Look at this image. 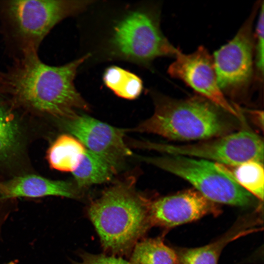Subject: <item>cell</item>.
Returning a JSON list of instances; mask_svg holds the SVG:
<instances>
[{
	"mask_svg": "<svg viewBox=\"0 0 264 264\" xmlns=\"http://www.w3.org/2000/svg\"><path fill=\"white\" fill-rule=\"evenodd\" d=\"M89 54L61 66L43 63L37 51L24 52L0 71V92L16 108L49 124L89 106L75 88L77 69Z\"/></svg>",
	"mask_w": 264,
	"mask_h": 264,
	"instance_id": "cell-1",
	"label": "cell"
},
{
	"mask_svg": "<svg viewBox=\"0 0 264 264\" xmlns=\"http://www.w3.org/2000/svg\"><path fill=\"white\" fill-rule=\"evenodd\" d=\"M135 184L133 177L116 182L88 208L102 246L111 253H129L152 226L151 200L136 190Z\"/></svg>",
	"mask_w": 264,
	"mask_h": 264,
	"instance_id": "cell-2",
	"label": "cell"
},
{
	"mask_svg": "<svg viewBox=\"0 0 264 264\" xmlns=\"http://www.w3.org/2000/svg\"><path fill=\"white\" fill-rule=\"evenodd\" d=\"M154 104L153 115L130 131L171 140H204L231 133L236 127L234 116L198 95L180 99L158 95Z\"/></svg>",
	"mask_w": 264,
	"mask_h": 264,
	"instance_id": "cell-3",
	"label": "cell"
},
{
	"mask_svg": "<svg viewBox=\"0 0 264 264\" xmlns=\"http://www.w3.org/2000/svg\"><path fill=\"white\" fill-rule=\"evenodd\" d=\"M89 0H17L5 1L1 13L9 37L21 54L37 51L42 41L58 23L83 11Z\"/></svg>",
	"mask_w": 264,
	"mask_h": 264,
	"instance_id": "cell-4",
	"label": "cell"
},
{
	"mask_svg": "<svg viewBox=\"0 0 264 264\" xmlns=\"http://www.w3.org/2000/svg\"><path fill=\"white\" fill-rule=\"evenodd\" d=\"M141 160L188 181L215 203L238 206L253 204L254 198L228 174L222 164L177 155L142 157Z\"/></svg>",
	"mask_w": 264,
	"mask_h": 264,
	"instance_id": "cell-5",
	"label": "cell"
},
{
	"mask_svg": "<svg viewBox=\"0 0 264 264\" xmlns=\"http://www.w3.org/2000/svg\"><path fill=\"white\" fill-rule=\"evenodd\" d=\"M48 125L14 106L0 92V180L35 173L29 147Z\"/></svg>",
	"mask_w": 264,
	"mask_h": 264,
	"instance_id": "cell-6",
	"label": "cell"
},
{
	"mask_svg": "<svg viewBox=\"0 0 264 264\" xmlns=\"http://www.w3.org/2000/svg\"><path fill=\"white\" fill-rule=\"evenodd\" d=\"M241 129L223 136L198 143L177 145L148 141H134V146L165 153L197 157L217 163L235 166L244 162H263L264 142L245 123L243 116Z\"/></svg>",
	"mask_w": 264,
	"mask_h": 264,
	"instance_id": "cell-7",
	"label": "cell"
},
{
	"mask_svg": "<svg viewBox=\"0 0 264 264\" xmlns=\"http://www.w3.org/2000/svg\"><path fill=\"white\" fill-rule=\"evenodd\" d=\"M117 56L139 63H148L161 56L175 57L181 52L163 35L158 15L133 12L114 28L110 42Z\"/></svg>",
	"mask_w": 264,
	"mask_h": 264,
	"instance_id": "cell-8",
	"label": "cell"
},
{
	"mask_svg": "<svg viewBox=\"0 0 264 264\" xmlns=\"http://www.w3.org/2000/svg\"><path fill=\"white\" fill-rule=\"evenodd\" d=\"M260 4L254 5L234 37L212 56L218 84L224 94L236 95L252 80L255 44L253 24Z\"/></svg>",
	"mask_w": 264,
	"mask_h": 264,
	"instance_id": "cell-9",
	"label": "cell"
},
{
	"mask_svg": "<svg viewBox=\"0 0 264 264\" xmlns=\"http://www.w3.org/2000/svg\"><path fill=\"white\" fill-rule=\"evenodd\" d=\"M53 123L75 137L87 150L105 161L115 173L132 154L124 140L127 130L78 113Z\"/></svg>",
	"mask_w": 264,
	"mask_h": 264,
	"instance_id": "cell-10",
	"label": "cell"
},
{
	"mask_svg": "<svg viewBox=\"0 0 264 264\" xmlns=\"http://www.w3.org/2000/svg\"><path fill=\"white\" fill-rule=\"evenodd\" d=\"M169 66L168 71L182 80L198 95L208 100L228 113L239 118V108L230 104L218 84L212 56L202 45L192 53L181 51Z\"/></svg>",
	"mask_w": 264,
	"mask_h": 264,
	"instance_id": "cell-11",
	"label": "cell"
},
{
	"mask_svg": "<svg viewBox=\"0 0 264 264\" xmlns=\"http://www.w3.org/2000/svg\"><path fill=\"white\" fill-rule=\"evenodd\" d=\"M220 213L216 203L190 189L151 201L149 218L152 226L170 228Z\"/></svg>",
	"mask_w": 264,
	"mask_h": 264,
	"instance_id": "cell-12",
	"label": "cell"
},
{
	"mask_svg": "<svg viewBox=\"0 0 264 264\" xmlns=\"http://www.w3.org/2000/svg\"><path fill=\"white\" fill-rule=\"evenodd\" d=\"M79 190L70 181L50 179L35 173L0 180V198L5 199L48 196L75 198L80 197Z\"/></svg>",
	"mask_w": 264,
	"mask_h": 264,
	"instance_id": "cell-13",
	"label": "cell"
},
{
	"mask_svg": "<svg viewBox=\"0 0 264 264\" xmlns=\"http://www.w3.org/2000/svg\"><path fill=\"white\" fill-rule=\"evenodd\" d=\"M261 219L256 214L238 219L233 226L218 240L196 248H180L175 250L176 264H218L223 248L230 242L260 230Z\"/></svg>",
	"mask_w": 264,
	"mask_h": 264,
	"instance_id": "cell-14",
	"label": "cell"
},
{
	"mask_svg": "<svg viewBox=\"0 0 264 264\" xmlns=\"http://www.w3.org/2000/svg\"><path fill=\"white\" fill-rule=\"evenodd\" d=\"M86 151L85 146L76 137L70 134H62L49 146L46 158L51 168L72 172Z\"/></svg>",
	"mask_w": 264,
	"mask_h": 264,
	"instance_id": "cell-15",
	"label": "cell"
},
{
	"mask_svg": "<svg viewBox=\"0 0 264 264\" xmlns=\"http://www.w3.org/2000/svg\"><path fill=\"white\" fill-rule=\"evenodd\" d=\"M72 173L79 189L109 181L115 173L105 161L87 149Z\"/></svg>",
	"mask_w": 264,
	"mask_h": 264,
	"instance_id": "cell-16",
	"label": "cell"
},
{
	"mask_svg": "<svg viewBox=\"0 0 264 264\" xmlns=\"http://www.w3.org/2000/svg\"><path fill=\"white\" fill-rule=\"evenodd\" d=\"M130 264H176L175 250L167 246L162 239H148L134 246Z\"/></svg>",
	"mask_w": 264,
	"mask_h": 264,
	"instance_id": "cell-17",
	"label": "cell"
},
{
	"mask_svg": "<svg viewBox=\"0 0 264 264\" xmlns=\"http://www.w3.org/2000/svg\"><path fill=\"white\" fill-rule=\"evenodd\" d=\"M103 80L106 86L116 95L126 99L136 98L143 89L142 81L138 76L116 66L106 69Z\"/></svg>",
	"mask_w": 264,
	"mask_h": 264,
	"instance_id": "cell-18",
	"label": "cell"
},
{
	"mask_svg": "<svg viewBox=\"0 0 264 264\" xmlns=\"http://www.w3.org/2000/svg\"><path fill=\"white\" fill-rule=\"evenodd\" d=\"M228 174L246 191L260 200L264 199V170L262 162L250 160L230 170L224 165Z\"/></svg>",
	"mask_w": 264,
	"mask_h": 264,
	"instance_id": "cell-19",
	"label": "cell"
},
{
	"mask_svg": "<svg viewBox=\"0 0 264 264\" xmlns=\"http://www.w3.org/2000/svg\"><path fill=\"white\" fill-rule=\"evenodd\" d=\"M264 3H261V9L259 13L257 24L256 28V32L254 44V51H255V63L259 79H263L264 76Z\"/></svg>",
	"mask_w": 264,
	"mask_h": 264,
	"instance_id": "cell-20",
	"label": "cell"
},
{
	"mask_svg": "<svg viewBox=\"0 0 264 264\" xmlns=\"http://www.w3.org/2000/svg\"><path fill=\"white\" fill-rule=\"evenodd\" d=\"M74 264H130V263L121 258L114 256L84 253L81 255L80 262H75Z\"/></svg>",
	"mask_w": 264,
	"mask_h": 264,
	"instance_id": "cell-21",
	"label": "cell"
},
{
	"mask_svg": "<svg viewBox=\"0 0 264 264\" xmlns=\"http://www.w3.org/2000/svg\"><path fill=\"white\" fill-rule=\"evenodd\" d=\"M17 200L0 198V234L1 227L17 206Z\"/></svg>",
	"mask_w": 264,
	"mask_h": 264,
	"instance_id": "cell-22",
	"label": "cell"
},
{
	"mask_svg": "<svg viewBox=\"0 0 264 264\" xmlns=\"http://www.w3.org/2000/svg\"><path fill=\"white\" fill-rule=\"evenodd\" d=\"M251 117L252 121L255 124L263 130L264 129V113L263 110H245Z\"/></svg>",
	"mask_w": 264,
	"mask_h": 264,
	"instance_id": "cell-23",
	"label": "cell"
},
{
	"mask_svg": "<svg viewBox=\"0 0 264 264\" xmlns=\"http://www.w3.org/2000/svg\"><path fill=\"white\" fill-rule=\"evenodd\" d=\"M18 263V261L17 260H14L13 261H11L5 264H17Z\"/></svg>",
	"mask_w": 264,
	"mask_h": 264,
	"instance_id": "cell-24",
	"label": "cell"
}]
</instances>
